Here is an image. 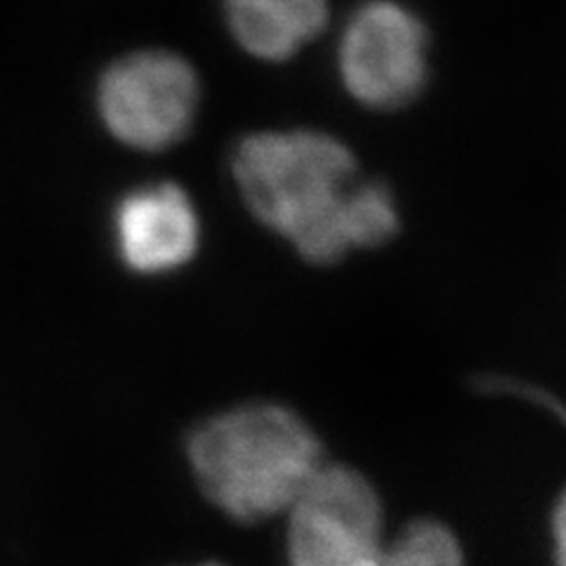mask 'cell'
<instances>
[{
  "label": "cell",
  "mask_w": 566,
  "mask_h": 566,
  "mask_svg": "<svg viewBox=\"0 0 566 566\" xmlns=\"http://www.w3.org/2000/svg\"><path fill=\"white\" fill-rule=\"evenodd\" d=\"M234 185L251 216L312 264L359 251L354 237L357 158L322 130H262L232 151Z\"/></svg>",
  "instance_id": "cell-1"
},
{
  "label": "cell",
  "mask_w": 566,
  "mask_h": 566,
  "mask_svg": "<svg viewBox=\"0 0 566 566\" xmlns=\"http://www.w3.org/2000/svg\"><path fill=\"white\" fill-rule=\"evenodd\" d=\"M189 463L208 499L239 522L291 510L324 465L310 424L281 403H243L203 420L189 437Z\"/></svg>",
  "instance_id": "cell-2"
},
{
  "label": "cell",
  "mask_w": 566,
  "mask_h": 566,
  "mask_svg": "<svg viewBox=\"0 0 566 566\" xmlns=\"http://www.w3.org/2000/svg\"><path fill=\"white\" fill-rule=\"evenodd\" d=\"M199 106V74L170 50L123 55L97 83V114L106 133L137 151H164L182 142Z\"/></svg>",
  "instance_id": "cell-3"
},
{
  "label": "cell",
  "mask_w": 566,
  "mask_h": 566,
  "mask_svg": "<svg viewBox=\"0 0 566 566\" xmlns=\"http://www.w3.org/2000/svg\"><path fill=\"white\" fill-rule=\"evenodd\" d=\"M338 74L345 93L366 109H403L430 78L428 29L399 0H366L343 29Z\"/></svg>",
  "instance_id": "cell-4"
},
{
  "label": "cell",
  "mask_w": 566,
  "mask_h": 566,
  "mask_svg": "<svg viewBox=\"0 0 566 566\" xmlns=\"http://www.w3.org/2000/svg\"><path fill=\"white\" fill-rule=\"evenodd\" d=\"M382 510L357 470L322 465L291 505V566H366L380 545Z\"/></svg>",
  "instance_id": "cell-5"
},
{
  "label": "cell",
  "mask_w": 566,
  "mask_h": 566,
  "mask_svg": "<svg viewBox=\"0 0 566 566\" xmlns=\"http://www.w3.org/2000/svg\"><path fill=\"white\" fill-rule=\"evenodd\" d=\"M112 232L120 264L137 276L180 272L201 248L197 206L175 182H149L123 193Z\"/></svg>",
  "instance_id": "cell-6"
},
{
  "label": "cell",
  "mask_w": 566,
  "mask_h": 566,
  "mask_svg": "<svg viewBox=\"0 0 566 566\" xmlns=\"http://www.w3.org/2000/svg\"><path fill=\"white\" fill-rule=\"evenodd\" d=\"M224 22L248 55L286 62L328 22V0H224Z\"/></svg>",
  "instance_id": "cell-7"
},
{
  "label": "cell",
  "mask_w": 566,
  "mask_h": 566,
  "mask_svg": "<svg viewBox=\"0 0 566 566\" xmlns=\"http://www.w3.org/2000/svg\"><path fill=\"white\" fill-rule=\"evenodd\" d=\"M378 566H465V559L444 524L422 520L406 526L392 545L382 547Z\"/></svg>",
  "instance_id": "cell-8"
},
{
  "label": "cell",
  "mask_w": 566,
  "mask_h": 566,
  "mask_svg": "<svg viewBox=\"0 0 566 566\" xmlns=\"http://www.w3.org/2000/svg\"><path fill=\"white\" fill-rule=\"evenodd\" d=\"M551 534H553L555 566H566V489L562 491L559 501L555 503L553 520H551Z\"/></svg>",
  "instance_id": "cell-9"
},
{
  "label": "cell",
  "mask_w": 566,
  "mask_h": 566,
  "mask_svg": "<svg viewBox=\"0 0 566 566\" xmlns=\"http://www.w3.org/2000/svg\"><path fill=\"white\" fill-rule=\"evenodd\" d=\"M378 557H380V555H378ZM366 566H378V559H376V562H374V564H366Z\"/></svg>",
  "instance_id": "cell-10"
},
{
  "label": "cell",
  "mask_w": 566,
  "mask_h": 566,
  "mask_svg": "<svg viewBox=\"0 0 566 566\" xmlns=\"http://www.w3.org/2000/svg\"><path fill=\"white\" fill-rule=\"evenodd\" d=\"M203 566H218V564H203Z\"/></svg>",
  "instance_id": "cell-11"
}]
</instances>
